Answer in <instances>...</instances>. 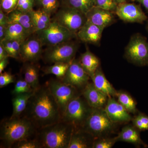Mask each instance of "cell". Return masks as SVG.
I'll return each mask as SVG.
<instances>
[{"label":"cell","instance_id":"obj_1","mask_svg":"<svg viewBox=\"0 0 148 148\" xmlns=\"http://www.w3.org/2000/svg\"><path fill=\"white\" fill-rule=\"evenodd\" d=\"M21 116L30 120L38 130L61 120L58 104L46 84L35 90Z\"/></svg>","mask_w":148,"mask_h":148},{"label":"cell","instance_id":"obj_2","mask_svg":"<svg viewBox=\"0 0 148 148\" xmlns=\"http://www.w3.org/2000/svg\"><path fill=\"white\" fill-rule=\"evenodd\" d=\"M37 131L34 125L27 118L10 117L1 122L0 139L4 146L12 147L19 141L36 138Z\"/></svg>","mask_w":148,"mask_h":148},{"label":"cell","instance_id":"obj_3","mask_svg":"<svg viewBox=\"0 0 148 148\" xmlns=\"http://www.w3.org/2000/svg\"><path fill=\"white\" fill-rule=\"evenodd\" d=\"M74 129L72 125L61 120L38 130L36 138L41 148H68Z\"/></svg>","mask_w":148,"mask_h":148},{"label":"cell","instance_id":"obj_4","mask_svg":"<svg viewBox=\"0 0 148 148\" xmlns=\"http://www.w3.org/2000/svg\"><path fill=\"white\" fill-rule=\"evenodd\" d=\"M116 125L109 118L104 108H92L81 128L96 138L110 136L115 131Z\"/></svg>","mask_w":148,"mask_h":148},{"label":"cell","instance_id":"obj_5","mask_svg":"<svg viewBox=\"0 0 148 148\" xmlns=\"http://www.w3.org/2000/svg\"><path fill=\"white\" fill-rule=\"evenodd\" d=\"M92 109L82 95H80L70 101L61 120L72 125L75 129L82 128Z\"/></svg>","mask_w":148,"mask_h":148},{"label":"cell","instance_id":"obj_6","mask_svg":"<svg viewBox=\"0 0 148 148\" xmlns=\"http://www.w3.org/2000/svg\"><path fill=\"white\" fill-rule=\"evenodd\" d=\"M43 46H51L72 40L77 38L76 34L51 20L48 27L35 33Z\"/></svg>","mask_w":148,"mask_h":148},{"label":"cell","instance_id":"obj_7","mask_svg":"<svg viewBox=\"0 0 148 148\" xmlns=\"http://www.w3.org/2000/svg\"><path fill=\"white\" fill-rule=\"evenodd\" d=\"M124 56L127 61L136 66H148V42L145 37L140 34L131 36Z\"/></svg>","mask_w":148,"mask_h":148},{"label":"cell","instance_id":"obj_8","mask_svg":"<svg viewBox=\"0 0 148 148\" xmlns=\"http://www.w3.org/2000/svg\"><path fill=\"white\" fill-rule=\"evenodd\" d=\"M46 84L58 104L62 118L70 101L82 95L81 91L73 86L64 83L58 79H51Z\"/></svg>","mask_w":148,"mask_h":148},{"label":"cell","instance_id":"obj_9","mask_svg":"<svg viewBox=\"0 0 148 148\" xmlns=\"http://www.w3.org/2000/svg\"><path fill=\"white\" fill-rule=\"evenodd\" d=\"M78 44L71 40L49 46L43 54L44 61L50 64L71 63L75 59Z\"/></svg>","mask_w":148,"mask_h":148},{"label":"cell","instance_id":"obj_10","mask_svg":"<svg viewBox=\"0 0 148 148\" xmlns=\"http://www.w3.org/2000/svg\"><path fill=\"white\" fill-rule=\"evenodd\" d=\"M53 20L76 34L87 21L86 15L75 9L63 6L55 13Z\"/></svg>","mask_w":148,"mask_h":148},{"label":"cell","instance_id":"obj_11","mask_svg":"<svg viewBox=\"0 0 148 148\" xmlns=\"http://www.w3.org/2000/svg\"><path fill=\"white\" fill-rule=\"evenodd\" d=\"M90 76L83 68L79 59H74L70 64L66 74L61 80L81 91L89 82Z\"/></svg>","mask_w":148,"mask_h":148},{"label":"cell","instance_id":"obj_12","mask_svg":"<svg viewBox=\"0 0 148 148\" xmlns=\"http://www.w3.org/2000/svg\"><path fill=\"white\" fill-rule=\"evenodd\" d=\"M115 13L120 19L126 22L142 24L147 19L140 5L126 2L118 5Z\"/></svg>","mask_w":148,"mask_h":148},{"label":"cell","instance_id":"obj_13","mask_svg":"<svg viewBox=\"0 0 148 148\" xmlns=\"http://www.w3.org/2000/svg\"><path fill=\"white\" fill-rule=\"evenodd\" d=\"M31 36L21 45L20 60L24 63H34L40 58L42 53L43 45L39 39L36 36Z\"/></svg>","mask_w":148,"mask_h":148},{"label":"cell","instance_id":"obj_14","mask_svg":"<svg viewBox=\"0 0 148 148\" xmlns=\"http://www.w3.org/2000/svg\"><path fill=\"white\" fill-rule=\"evenodd\" d=\"M104 109L109 118L114 123H126L132 120L130 113L119 103L115 97L108 98Z\"/></svg>","mask_w":148,"mask_h":148},{"label":"cell","instance_id":"obj_15","mask_svg":"<svg viewBox=\"0 0 148 148\" xmlns=\"http://www.w3.org/2000/svg\"><path fill=\"white\" fill-rule=\"evenodd\" d=\"M104 29L87 20L77 33V38L82 42L98 45Z\"/></svg>","mask_w":148,"mask_h":148},{"label":"cell","instance_id":"obj_16","mask_svg":"<svg viewBox=\"0 0 148 148\" xmlns=\"http://www.w3.org/2000/svg\"><path fill=\"white\" fill-rule=\"evenodd\" d=\"M82 95L92 108H104L109 98L97 89L92 82H88L82 90Z\"/></svg>","mask_w":148,"mask_h":148},{"label":"cell","instance_id":"obj_17","mask_svg":"<svg viewBox=\"0 0 148 148\" xmlns=\"http://www.w3.org/2000/svg\"><path fill=\"white\" fill-rule=\"evenodd\" d=\"M113 12L94 6L86 14L88 21L104 29L116 21Z\"/></svg>","mask_w":148,"mask_h":148},{"label":"cell","instance_id":"obj_18","mask_svg":"<svg viewBox=\"0 0 148 148\" xmlns=\"http://www.w3.org/2000/svg\"><path fill=\"white\" fill-rule=\"evenodd\" d=\"M90 79L95 87L108 98L116 97L117 91L107 79L100 66Z\"/></svg>","mask_w":148,"mask_h":148},{"label":"cell","instance_id":"obj_19","mask_svg":"<svg viewBox=\"0 0 148 148\" xmlns=\"http://www.w3.org/2000/svg\"><path fill=\"white\" fill-rule=\"evenodd\" d=\"M94 139L82 128L74 129L68 148H92Z\"/></svg>","mask_w":148,"mask_h":148},{"label":"cell","instance_id":"obj_20","mask_svg":"<svg viewBox=\"0 0 148 148\" xmlns=\"http://www.w3.org/2000/svg\"><path fill=\"white\" fill-rule=\"evenodd\" d=\"M8 24L16 23L20 24L27 30L31 36L36 32L30 12L24 13L15 10L8 14Z\"/></svg>","mask_w":148,"mask_h":148},{"label":"cell","instance_id":"obj_21","mask_svg":"<svg viewBox=\"0 0 148 148\" xmlns=\"http://www.w3.org/2000/svg\"><path fill=\"white\" fill-rule=\"evenodd\" d=\"M140 130L133 125H127L122 128L116 137L117 142H123L131 143L135 145H146L140 138Z\"/></svg>","mask_w":148,"mask_h":148},{"label":"cell","instance_id":"obj_22","mask_svg":"<svg viewBox=\"0 0 148 148\" xmlns=\"http://www.w3.org/2000/svg\"><path fill=\"white\" fill-rule=\"evenodd\" d=\"M79 60L83 68L90 78L100 67L99 59L88 48H86L85 52L81 55Z\"/></svg>","mask_w":148,"mask_h":148},{"label":"cell","instance_id":"obj_23","mask_svg":"<svg viewBox=\"0 0 148 148\" xmlns=\"http://www.w3.org/2000/svg\"><path fill=\"white\" fill-rule=\"evenodd\" d=\"M23 74L24 79L34 90H36L40 87L38 69L34 63H24Z\"/></svg>","mask_w":148,"mask_h":148},{"label":"cell","instance_id":"obj_24","mask_svg":"<svg viewBox=\"0 0 148 148\" xmlns=\"http://www.w3.org/2000/svg\"><path fill=\"white\" fill-rule=\"evenodd\" d=\"M34 92L22 93L14 95L12 100L13 112L11 117L21 116L26 110L29 99Z\"/></svg>","mask_w":148,"mask_h":148},{"label":"cell","instance_id":"obj_25","mask_svg":"<svg viewBox=\"0 0 148 148\" xmlns=\"http://www.w3.org/2000/svg\"><path fill=\"white\" fill-rule=\"evenodd\" d=\"M31 35L24 27L16 23L9 24L5 39L16 40L23 42Z\"/></svg>","mask_w":148,"mask_h":148},{"label":"cell","instance_id":"obj_26","mask_svg":"<svg viewBox=\"0 0 148 148\" xmlns=\"http://www.w3.org/2000/svg\"><path fill=\"white\" fill-rule=\"evenodd\" d=\"M30 13L36 32L47 28L51 22V15L42 9L37 10H33Z\"/></svg>","mask_w":148,"mask_h":148},{"label":"cell","instance_id":"obj_27","mask_svg":"<svg viewBox=\"0 0 148 148\" xmlns=\"http://www.w3.org/2000/svg\"><path fill=\"white\" fill-rule=\"evenodd\" d=\"M116 97L117 101L125 110L129 113L132 114L138 113L137 103L132 96L129 93L122 90L117 91Z\"/></svg>","mask_w":148,"mask_h":148},{"label":"cell","instance_id":"obj_28","mask_svg":"<svg viewBox=\"0 0 148 148\" xmlns=\"http://www.w3.org/2000/svg\"><path fill=\"white\" fill-rule=\"evenodd\" d=\"M63 6L77 10L86 14L95 6V0H62Z\"/></svg>","mask_w":148,"mask_h":148},{"label":"cell","instance_id":"obj_29","mask_svg":"<svg viewBox=\"0 0 148 148\" xmlns=\"http://www.w3.org/2000/svg\"><path fill=\"white\" fill-rule=\"evenodd\" d=\"M71 63H57L46 67L43 71L45 75H54L61 79L66 74Z\"/></svg>","mask_w":148,"mask_h":148},{"label":"cell","instance_id":"obj_30","mask_svg":"<svg viewBox=\"0 0 148 148\" xmlns=\"http://www.w3.org/2000/svg\"><path fill=\"white\" fill-rule=\"evenodd\" d=\"M34 91L24 78L21 77L16 81L14 88L11 91V93L12 95H16Z\"/></svg>","mask_w":148,"mask_h":148},{"label":"cell","instance_id":"obj_31","mask_svg":"<svg viewBox=\"0 0 148 148\" xmlns=\"http://www.w3.org/2000/svg\"><path fill=\"white\" fill-rule=\"evenodd\" d=\"M131 121L132 125L140 131L148 130V116L145 114L138 112Z\"/></svg>","mask_w":148,"mask_h":148},{"label":"cell","instance_id":"obj_32","mask_svg":"<svg viewBox=\"0 0 148 148\" xmlns=\"http://www.w3.org/2000/svg\"><path fill=\"white\" fill-rule=\"evenodd\" d=\"M116 142V137L110 138L106 136L95 138L92 148H111Z\"/></svg>","mask_w":148,"mask_h":148},{"label":"cell","instance_id":"obj_33","mask_svg":"<svg viewBox=\"0 0 148 148\" xmlns=\"http://www.w3.org/2000/svg\"><path fill=\"white\" fill-rule=\"evenodd\" d=\"M42 9L51 15L58 9L59 6L58 0H38Z\"/></svg>","mask_w":148,"mask_h":148},{"label":"cell","instance_id":"obj_34","mask_svg":"<svg viewBox=\"0 0 148 148\" xmlns=\"http://www.w3.org/2000/svg\"><path fill=\"white\" fill-rule=\"evenodd\" d=\"M16 148H41L38 141L36 138H30L19 141L12 147Z\"/></svg>","mask_w":148,"mask_h":148},{"label":"cell","instance_id":"obj_35","mask_svg":"<svg viewBox=\"0 0 148 148\" xmlns=\"http://www.w3.org/2000/svg\"><path fill=\"white\" fill-rule=\"evenodd\" d=\"M117 5L114 0H95V6L113 13L115 12Z\"/></svg>","mask_w":148,"mask_h":148},{"label":"cell","instance_id":"obj_36","mask_svg":"<svg viewBox=\"0 0 148 148\" xmlns=\"http://www.w3.org/2000/svg\"><path fill=\"white\" fill-rule=\"evenodd\" d=\"M18 0H1V9L6 14L16 10Z\"/></svg>","mask_w":148,"mask_h":148},{"label":"cell","instance_id":"obj_37","mask_svg":"<svg viewBox=\"0 0 148 148\" xmlns=\"http://www.w3.org/2000/svg\"><path fill=\"white\" fill-rule=\"evenodd\" d=\"M34 2L31 0H18L16 10L24 13H29L33 10Z\"/></svg>","mask_w":148,"mask_h":148},{"label":"cell","instance_id":"obj_38","mask_svg":"<svg viewBox=\"0 0 148 148\" xmlns=\"http://www.w3.org/2000/svg\"><path fill=\"white\" fill-rule=\"evenodd\" d=\"M16 82L15 77L9 72H4L0 74V88Z\"/></svg>","mask_w":148,"mask_h":148},{"label":"cell","instance_id":"obj_39","mask_svg":"<svg viewBox=\"0 0 148 148\" xmlns=\"http://www.w3.org/2000/svg\"><path fill=\"white\" fill-rule=\"evenodd\" d=\"M8 24V14L0 9V25L7 26Z\"/></svg>","mask_w":148,"mask_h":148},{"label":"cell","instance_id":"obj_40","mask_svg":"<svg viewBox=\"0 0 148 148\" xmlns=\"http://www.w3.org/2000/svg\"><path fill=\"white\" fill-rule=\"evenodd\" d=\"M9 56L7 51L1 43H0V61L5 58H9Z\"/></svg>","mask_w":148,"mask_h":148},{"label":"cell","instance_id":"obj_41","mask_svg":"<svg viewBox=\"0 0 148 148\" xmlns=\"http://www.w3.org/2000/svg\"><path fill=\"white\" fill-rule=\"evenodd\" d=\"M8 58H5L0 61V74L3 73V71L8 66Z\"/></svg>","mask_w":148,"mask_h":148},{"label":"cell","instance_id":"obj_42","mask_svg":"<svg viewBox=\"0 0 148 148\" xmlns=\"http://www.w3.org/2000/svg\"><path fill=\"white\" fill-rule=\"evenodd\" d=\"M7 26L0 25V42L5 39Z\"/></svg>","mask_w":148,"mask_h":148},{"label":"cell","instance_id":"obj_43","mask_svg":"<svg viewBox=\"0 0 148 148\" xmlns=\"http://www.w3.org/2000/svg\"><path fill=\"white\" fill-rule=\"evenodd\" d=\"M142 5L148 12V0H133Z\"/></svg>","mask_w":148,"mask_h":148},{"label":"cell","instance_id":"obj_44","mask_svg":"<svg viewBox=\"0 0 148 148\" xmlns=\"http://www.w3.org/2000/svg\"><path fill=\"white\" fill-rule=\"evenodd\" d=\"M114 1L117 4L119 5L120 4L123 3L128 2V1L129 0H114Z\"/></svg>","mask_w":148,"mask_h":148},{"label":"cell","instance_id":"obj_45","mask_svg":"<svg viewBox=\"0 0 148 148\" xmlns=\"http://www.w3.org/2000/svg\"><path fill=\"white\" fill-rule=\"evenodd\" d=\"M146 29H147V32L148 33V22L147 24V26H146Z\"/></svg>","mask_w":148,"mask_h":148},{"label":"cell","instance_id":"obj_46","mask_svg":"<svg viewBox=\"0 0 148 148\" xmlns=\"http://www.w3.org/2000/svg\"><path fill=\"white\" fill-rule=\"evenodd\" d=\"M31 1H36V0H31Z\"/></svg>","mask_w":148,"mask_h":148},{"label":"cell","instance_id":"obj_47","mask_svg":"<svg viewBox=\"0 0 148 148\" xmlns=\"http://www.w3.org/2000/svg\"><path fill=\"white\" fill-rule=\"evenodd\" d=\"M37 1H38V0H37Z\"/></svg>","mask_w":148,"mask_h":148}]
</instances>
